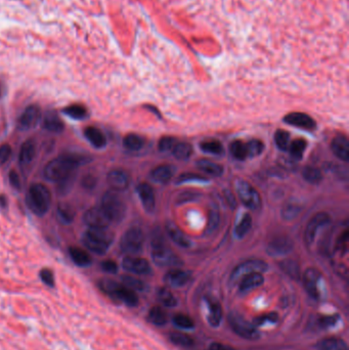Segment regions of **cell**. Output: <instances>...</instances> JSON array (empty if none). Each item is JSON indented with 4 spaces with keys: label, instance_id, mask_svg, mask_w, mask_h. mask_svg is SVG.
<instances>
[{
    "label": "cell",
    "instance_id": "1",
    "mask_svg": "<svg viewBox=\"0 0 349 350\" xmlns=\"http://www.w3.org/2000/svg\"><path fill=\"white\" fill-rule=\"evenodd\" d=\"M86 161V158L78 155H62L50 161L44 169V176L50 182H66L73 171Z\"/></svg>",
    "mask_w": 349,
    "mask_h": 350
},
{
    "label": "cell",
    "instance_id": "2",
    "mask_svg": "<svg viewBox=\"0 0 349 350\" xmlns=\"http://www.w3.org/2000/svg\"><path fill=\"white\" fill-rule=\"evenodd\" d=\"M99 287L115 301H120L130 307H134L139 304V297L135 291L127 288L124 285H120L109 279H103L100 281Z\"/></svg>",
    "mask_w": 349,
    "mask_h": 350
},
{
    "label": "cell",
    "instance_id": "3",
    "mask_svg": "<svg viewBox=\"0 0 349 350\" xmlns=\"http://www.w3.org/2000/svg\"><path fill=\"white\" fill-rule=\"evenodd\" d=\"M51 203V194L47 186L42 184H34L30 187L28 204L34 213L43 216L48 211Z\"/></svg>",
    "mask_w": 349,
    "mask_h": 350
},
{
    "label": "cell",
    "instance_id": "4",
    "mask_svg": "<svg viewBox=\"0 0 349 350\" xmlns=\"http://www.w3.org/2000/svg\"><path fill=\"white\" fill-rule=\"evenodd\" d=\"M112 222H120L126 214V205L116 190H109L102 199L101 206Z\"/></svg>",
    "mask_w": 349,
    "mask_h": 350
},
{
    "label": "cell",
    "instance_id": "5",
    "mask_svg": "<svg viewBox=\"0 0 349 350\" xmlns=\"http://www.w3.org/2000/svg\"><path fill=\"white\" fill-rule=\"evenodd\" d=\"M152 257L159 267H181L183 261L172 250L169 249L162 240L155 239L152 242Z\"/></svg>",
    "mask_w": 349,
    "mask_h": 350
},
{
    "label": "cell",
    "instance_id": "6",
    "mask_svg": "<svg viewBox=\"0 0 349 350\" xmlns=\"http://www.w3.org/2000/svg\"><path fill=\"white\" fill-rule=\"evenodd\" d=\"M228 323L232 331L246 340H257L260 337V333L254 324L248 322L244 316L239 313H230L228 315Z\"/></svg>",
    "mask_w": 349,
    "mask_h": 350
},
{
    "label": "cell",
    "instance_id": "7",
    "mask_svg": "<svg viewBox=\"0 0 349 350\" xmlns=\"http://www.w3.org/2000/svg\"><path fill=\"white\" fill-rule=\"evenodd\" d=\"M144 246V235L143 231L137 228L132 227L127 230L120 242L121 250L128 254V255H135L142 252Z\"/></svg>",
    "mask_w": 349,
    "mask_h": 350
},
{
    "label": "cell",
    "instance_id": "8",
    "mask_svg": "<svg viewBox=\"0 0 349 350\" xmlns=\"http://www.w3.org/2000/svg\"><path fill=\"white\" fill-rule=\"evenodd\" d=\"M236 189L242 203L250 209L255 210L260 207L261 199L257 189L245 180H239Z\"/></svg>",
    "mask_w": 349,
    "mask_h": 350
},
{
    "label": "cell",
    "instance_id": "9",
    "mask_svg": "<svg viewBox=\"0 0 349 350\" xmlns=\"http://www.w3.org/2000/svg\"><path fill=\"white\" fill-rule=\"evenodd\" d=\"M267 264L264 262L263 260H259V259H251V260H247L245 262H243L241 264H239L238 267L234 269L231 273L230 280L231 282H238L241 281L245 275L252 273V272H264L267 270Z\"/></svg>",
    "mask_w": 349,
    "mask_h": 350
},
{
    "label": "cell",
    "instance_id": "10",
    "mask_svg": "<svg viewBox=\"0 0 349 350\" xmlns=\"http://www.w3.org/2000/svg\"><path fill=\"white\" fill-rule=\"evenodd\" d=\"M330 216L325 212H320V213L315 214L309 221L308 226H306L305 232H304V240L308 245H311L314 242V239L317 235L319 230L330 224Z\"/></svg>",
    "mask_w": 349,
    "mask_h": 350
},
{
    "label": "cell",
    "instance_id": "11",
    "mask_svg": "<svg viewBox=\"0 0 349 350\" xmlns=\"http://www.w3.org/2000/svg\"><path fill=\"white\" fill-rule=\"evenodd\" d=\"M84 221L89 227L98 228H108L112 224L111 219L105 214L102 207H93L86 211L84 215Z\"/></svg>",
    "mask_w": 349,
    "mask_h": 350
},
{
    "label": "cell",
    "instance_id": "12",
    "mask_svg": "<svg viewBox=\"0 0 349 350\" xmlns=\"http://www.w3.org/2000/svg\"><path fill=\"white\" fill-rule=\"evenodd\" d=\"M293 250V241L286 235H279L274 237L267 245V251L271 256L287 255Z\"/></svg>",
    "mask_w": 349,
    "mask_h": 350
},
{
    "label": "cell",
    "instance_id": "13",
    "mask_svg": "<svg viewBox=\"0 0 349 350\" xmlns=\"http://www.w3.org/2000/svg\"><path fill=\"white\" fill-rule=\"evenodd\" d=\"M321 280H322L321 272L313 268L306 269V271L303 274V283H304L305 290L313 299H317L320 297Z\"/></svg>",
    "mask_w": 349,
    "mask_h": 350
},
{
    "label": "cell",
    "instance_id": "14",
    "mask_svg": "<svg viewBox=\"0 0 349 350\" xmlns=\"http://www.w3.org/2000/svg\"><path fill=\"white\" fill-rule=\"evenodd\" d=\"M41 117V110L37 104H31L26 108L24 113L19 119V128L22 130H29L37 125Z\"/></svg>",
    "mask_w": 349,
    "mask_h": 350
},
{
    "label": "cell",
    "instance_id": "15",
    "mask_svg": "<svg viewBox=\"0 0 349 350\" xmlns=\"http://www.w3.org/2000/svg\"><path fill=\"white\" fill-rule=\"evenodd\" d=\"M284 121L287 124L305 130H312L316 127V123L311 117L301 112H294L288 114L287 116H285Z\"/></svg>",
    "mask_w": 349,
    "mask_h": 350
},
{
    "label": "cell",
    "instance_id": "16",
    "mask_svg": "<svg viewBox=\"0 0 349 350\" xmlns=\"http://www.w3.org/2000/svg\"><path fill=\"white\" fill-rule=\"evenodd\" d=\"M122 267L126 271L135 274H149L152 271L149 261L140 257L128 256L124 258Z\"/></svg>",
    "mask_w": 349,
    "mask_h": 350
},
{
    "label": "cell",
    "instance_id": "17",
    "mask_svg": "<svg viewBox=\"0 0 349 350\" xmlns=\"http://www.w3.org/2000/svg\"><path fill=\"white\" fill-rule=\"evenodd\" d=\"M107 180L112 189L116 190V192H121V190L126 189L129 186L130 183L129 175L121 169H115V170L110 171Z\"/></svg>",
    "mask_w": 349,
    "mask_h": 350
},
{
    "label": "cell",
    "instance_id": "18",
    "mask_svg": "<svg viewBox=\"0 0 349 350\" xmlns=\"http://www.w3.org/2000/svg\"><path fill=\"white\" fill-rule=\"evenodd\" d=\"M190 273L182 269H172L168 271L165 275V282L167 285L171 286V287H184L189 280H190Z\"/></svg>",
    "mask_w": 349,
    "mask_h": 350
},
{
    "label": "cell",
    "instance_id": "19",
    "mask_svg": "<svg viewBox=\"0 0 349 350\" xmlns=\"http://www.w3.org/2000/svg\"><path fill=\"white\" fill-rule=\"evenodd\" d=\"M264 283V278L261 272H252L245 275L240 281V291L242 293H247L256 289Z\"/></svg>",
    "mask_w": 349,
    "mask_h": 350
},
{
    "label": "cell",
    "instance_id": "20",
    "mask_svg": "<svg viewBox=\"0 0 349 350\" xmlns=\"http://www.w3.org/2000/svg\"><path fill=\"white\" fill-rule=\"evenodd\" d=\"M332 151L342 161L349 160V142L344 135H338L332 141Z\"/></svg>",
    "mask_w": 349,
    "mask_h": 350
},
{
    "label": "cell",
    "instance_id": "21",
    "mask_svg": "<svg viewBox=\"0 0 349 350\" xmlns=\"http://www.w3.org/2000/svg\"><path fill=\"white\" fill-rule=\"evenodd\" d=\"M137 194H139L142 203L146 210L149 211L154 210L155 202H156L155 194L150 185L141 184L139 186H137Z\"/></svg>",
    "mask_w": 349,
    "mask_h": 350
},
{
    "label": "cell",
    "instance_id": "22",
    "mask_svg": "<svg viewBox=\"0 0 349 350\" xmlns=\"http://www.w3.org/2000/svg\"><path fill=\"white\" fill-rule=\"evenodd\" d=\"M175 172V169L171 165H160L156 167L151 172V178L155 183L166 184L170 180Z\"/></svg>",
    "mask_w": 349,
    "mask_h": 350
},
{
    "label": "cell",
    "instance_id": "23",
    "mask_svg": "<svg viewBox=\"0 0 349 350\" xmlns=\"http://www.w3.org/2000/svg\"><path fill=\"white\" fill-rule=\"evenodd\" d=\"M166 230L167 233L170 237V239L177 244L178 246L184 247V248H187L190 246V242L187 239V237L183 232V230L179 228L173 222H168L166 225Z\"/></svg>",
    "mask_w": 349,
    "mask_h": 350
},
{
    "label": "cell",
    "instance_id": "24",
    "mask_svg": "<svg viewBox=\"0 0 349 350\" xmlns=\"http://www.w3.org/2000/svg\"><path fill=\"white\" fill-rule=\"evenodd\" d=\"M84 135L87 139V141L97 148H102L107 144V139H105L104 134L97 127L89 126L84 129Z\"/></svg>",
    "mask_w": 349,
    "mask_h": 350
},
{
    "label": "cell",
    "instance_id": "25",
    "mask_svg": "<svg viewBox=\"0 0 349 350\" xmlns=\"http://www.w3.org/2000/svg\"><path fill=\"white\" fill-rule=\"evenodd\" d=\"M43 127L54 133H61L65 129V125L56 112H47L43 118Z\"/></svg>",
    "mask_w": 349,
    "mask_h": 350
},
{
    "label": "cell",
    "instance_id": "26",
    "mask_svg": "<svg viewBox=\"0 0 349 350\" xmlns=\"http://www.w3.org/2000/svg\"><path fill=\"white\" fill-rule=\"evenodd\" d=\"M36 154V147H35V143L29 140L27 142H25L21 147L20 151V164L21 166H28L32 163V161L34 160V157Z\"/></svg>",
    "mask_w": 349,
    "mask_h": 350
},
{
    "label": "cell",
    "instance_id": "27",
    "mask_svg": "<svg viewBox=\"0 0 349 350\" xmlns=\"http://www.w3.org/2000/svg\"><path fill=\"white\" fill-rule=\"evenodd\" d=\"M69 254L73 262L79 268H87L92 263L89 254L78 247H70Z\"/></svg>",
    "mask_w": 349,
    "mask_h": 350
},
{
    "label": "cell",
    "instance_id": "28",
    "mask_svg": "<svg viewBox=\"0 0 349 350\" xmlns=\"http://www.w3.org/2000/svg\"><path fill=\"white\" fill-rule=\"evenodd\" d=\"M82 240H83V244L85 245V247L87 249H89L91 252H93L95 254H99V255H103V254L108 252L109 248H110L108 245H105V244L90 237L89 235H87L86 232L84 233Z\"/></svg>",
    "mask_w": 349,
    "mask_h": 350
},
{
    "label": "cell",
    "instance_id": "29",
    "mask_svg": "<svg viewBox=\"0 0 349 350\" xmlns=\"http://www.w3.org/2000/svg\"><path fill=\"white\" fill-rule=\"evenodd\" d=\"M86 233L90 237L105 244V245H108L109 247L112 245V243L114 241V235L112 231L109 230V227L108 228L89 227V229L86 231Z\"/></svg>",
    "mask_w": 349,
    "mask_h": 350
},
{
    "label": "cell",
    "instance_id": "30",
    "mask_svg": "<svg viewBox=\"0 0 349 350\" xmlns=\"http://www.w3.org/2000/svg\"><path fill=\"white\" fill-rule=\"evenodd\" d=\"M208 323L212 327H218L221 323L222 315H224V311H222V307L218 302H208Z\"/></svg>",
    "mask_w": 349,
    "mask_h": 350
},
{
    "label": "cell",
    "instance_id": "31",
    "mask_svg": "<svg viewBox=\"0 0 349 350\" xmlns=\"http://www.w3.org/2000/svg\"><path fill=\"white\" fill-rule=\"evenodd\" d=\"M197 166L200 170H202L204 173L212 176H220L224 173V168L221 165L214 163L209 160H200L197 162Z\"/></svg>",
    "mask_w": 349,
    "mask_h": 350
},
{
    "label": "cell",
    "instance_id": "32",
    "mask_svg": "<svg viewBox=\"0 0 349 350\" xmlns=\"http://www.w3.org/2000/svg\"><path fill=\"white\" fill-rule=\"evenodd\" d=\"M321 350H348L346 342L339 338H327L320 342Z\"/></svg>",
    "mask_w": 349,
    "mask_h": 350
},
{
    "label": "cell",
    "instance_id": "33",
    "mask_svg": "<svg viewBox=\"0 0 349 350\" xmlns=\"http://www.w3.org/2000/svg\"><path fill=\"white\" fill-rule=\"evenodd\" d=\"M63 113H65L67 116H69L70 118L75 119V120L85 119L87 116L86 108L84 107L83 104H80V103H74V104L69 105V107L63 109Z\"/></svg>",
    "mask_w": 349,
    "mask_h": 350
},
{
    "label": "cell",
    "instance_id": "34",
    "mask_svg": "<svg viewBox=\"0 0 349 350\" xmlns=\"http://www.w3.org/2000/svg\"><path fill=\"white\" fill-rule=\"evenodd\" d=\"M123 144L129 151H140L144 144V141L142 136L130 133L124 137Z\"/></svg>",
    "mask_w": 349,
    "mask_h": 350
},
{
    "label": "cell",
    "instance_id": "35",
    "mask_svg": "<svg viewBox=\"0 0 349 350\" xmlns=\"http://www.w3.org/2000/svg\"><path fill=\"white\" fill-rule=\"evenodd\" d=\"M306 146H308V142L303 139L295 140L292 143H290L288 148L290 151L291 157L295 159V160H300L306 150Z\"/></svg>",
    "mask_w": 349,
    "mask_h": 350
},
{
    "label": "cell",
    "instance_id": "36",
    "mask_svg": "<svg viewBox=\"0 0 349 350\" xmlns=\"http://www.w3.org/2000/svg\"><path fill=\"white\" fill-rule=\"evenodd\" d=\"M149 320L156 326H164L168 322V317L160 306H154L149 312Z\"/></svg>",
    "mask_w": 349,
    "mask_h": 350
},
{
    "label": "cell",
    "instance_id": "37",
    "mask_svg": "<svg viewBox=\"0 0 349 350\" xmlns=\"http://www.w3.org/2000/svg\"><path fill=\"white\" fill-rule=\"evenodd\" d=\"M303 177L306 182L311 184V185H317L322 182L323 179V173L319 168L308 166L304 168L303 170Z\"/></svg>",
    "mask_w": 349,
    "mask_h": 350
},
{
    "label": "cell",
    "instance_id": "38",
    "mask_svg": "<svg viewBox=\"0 0 349 350\" xmlns=\"http://www.w3.org/2000/svg\"><path fill=\"white\" fill-rule=\"evenodd\" d=\"M229 151H230V154L232 155V157L237 159V160L242 161V160H245L246 158H248L246 144L241 142V141L232 142L229 146Z\"/></svg>",
    "mask_w": 349,
    "mask_h": 350
},
{
    "label": "cell",
    "instance_id": "39",
    "mask_svg": "<svg viewBox=\"0 0 349 350\" xmlns=\"http://www.w3.org/2000/svg\"><path fill=\"white\" fill-rule=\"evenodd\" d=\"M172 153L179 160H185L193 153V147L187 143H177L172 148Z\"/></svg>",
    "mask_w": 349,
    "mask_h": 350
},
{
    "label": "cell",
    "instance_id": "40",
    "mask_svg": "<svg viewBox=\"0 0 349 350\" xmlns=\"http://www.w3.org/2000/svg\"><path fill=\"white\" fill-rule=\"evenodd\" d=\"M282 269L287 273L291 279L298 280L300 278V268L297 262L294 260H285L281 263Z\"/></svg>",
    "mask_w": 349,
    "mask_h": 350
},
{
    "label": "cell",
    "instance_id": "41",
    "mask_svg": "<svg viewBox=\"0 0 349 350\" xmlns=\"http://www.w3.org/2000/svg\"><path fill=\"white\" fill-rule=\"evenodd\" d=\"M201 150L208 154L212 155H220L224 153V145L218 141H207L203 142L200 144Z\"/></svg>",
    "mask_w": 349,
    "mask_h": 350
},
{
    "label": "cell",
    "instance_id": "42",
    "mask_svg": "<svg viewBox=\"0 0 349 350\" xmlns=\"http://www.w3.org/2000/svg\"><path fill=\"white\" fill-rule=\"evenodd\" d=\"M170 340L175 345L182 346V347H190L194 345V339L184 333H171L170 334Z\"/></svg>",
    "mask_w": 349,
    "mask_h": 350
},
{
    "label": "cell",
    "instance_id": "43",
    "mask_svg": "<svg viewBox=\"0 0 349 350\" xmlns=\"http://www.w3.org/2000/svg\"><path fill=\"white\" fill-rule=\"evenodd\" d=\"M252 226V217L249 214H245L242 217L238 226H236L235 232L238 238L245 237Z\"/></svg>",
    "mask_w": 349,
    "mask_h": 350
},
{
    "label": "cell",
    "instance_id": "44",
    "mask_svg": "<svg viewBox=\"0 0 349 350\" xmlns=\"http://www.w3.org/2000/svg\"><path fill=\"white\" fill-rule=\"evenodd\" d=\"M274 142H276L277 146L282 151L288 150L290 145V134L288 131L279 129L276 133H274Z\"/></svg>",
    "mask_w": 349,
    "mask_h": 350
},
{
    "label": "cell",
    "instance_id": "45",
    "mask_svg": "<svg viewBox=\"0 0 349 350\" xmlns=\"http://www.w3.org/2000/svg\"><path fill=\"white\" fill-rule=\"evenodd\" d=\"M158 298L161 303L167 307H174L177 304V300L174 295L166 288H161L158 291Z\"/></svg>",
    "mask_w": 349,
    "mask_h": 350
},
{
    "label": "cell",
    "instance_id": "46",
    "mask_svg": "<svg viewBox=\"0 0 349 350\" xmlns=\"http://www.w3.org/2000/svg\"><path fill=\"white\" fill-rule=\"evenodd\" d=\"M58 214L60 219L65 224H71L75 216V212L68 204H61L58 207Z\"/></svg>",
    "mask_w": 349,
    "mask_h": 350
},
{
    "label": "cell",
    "instance_id": "47",
    "mask_svg": "<svg viewBox=\"0 0 349 350\" xmlns=\"http://www.w3.org/2000/svg\"><path fill=\"white\" fill-rule=\"evenodd\" d=\"M123 285L126 286L127 288H129L133 291H144L145 289V285L141 280H137L135 278L130 277V275H124L122 278Z\"/></svg>",
    "mask_w": 349,
    "mask_h": 350
},
{
    "label": "cell",
    "instance_id": "48",
    "mask_svg": "<svg viewBox=\"0 0 349 350\" xmlns=\"http://www.w3.org/2000/svg\"><path fill=\"white\" fill-rule=\"evenodd\" d=\"M173 323L175 326L182 328V329H193L195 326L194 321L190 317L184 313H178L173 316Z\"/></svg>",
    "mask_w": 349,
    "mask_h": 350
},
{
    "label": "cell",
    "instance_id": "49",
    "mask_svg": "<svg viewBox=\"0 0 349 350\" xmlns=\"http://www.w3.org/2000/svg\"><path fill=\"white\" fill-rule=\"evenodd\" d=\"M248 157H256L264 150V144L258 140H252L246 144Z\"/></svg>",
    "mask_w": 349,
    "mask_h": 350
},
{
    "label": "cell",
    "instance_id": "50",
    "mask_svg": "<svg viewBox=\"0 0 349 350\" xmlns=\"http://www.w3.org/2000/svg\"><path fill=\"white\" fill-rule=\"evenodd\" d=\"M176 144L177 143H176V140L174 139V137L164 136L160 140V142H159V148H160V151H162V152H167V151L172 150Z\"/></svg>",
    "mask_w": 349,
    "mask_h": 350
},
{
    "label": "cell",
    "instance_id": "51",
    "mask_svg": "<svg viewBox=\"0 0 349 350\" xmlns=\"http://www.w3.org/2000/svg\"><path fill=\"white\" fill-rule=\"evenodd\" d=\"M277 322H278V314L274 312H270L256 317V320L254 321V326L259 327L267 323H277Z\"/></svg>",
    "mask_w": 349,
    "mask_h": 350
},
{
    "label": "cell",
    "instance_id": "52",
    "mask_svg": "<svg viewBox=\"0 0 349 350\" xmlns=\"http://www.w3.org/2000/svg\"><path fill=\"white\" fill-rule=\"evenodd\" d=\"M39 275H40L41 281L43 282L46 286H48V287H54L55 275H54V272H52L50 269H48V268L41 269Z\"/></svg>",
    "mask_w": 349,
    "mask_h": 350
},
{
    "label": "cell",
    "instance_id": "53",
    "mask_svg": "<svg viewBox=\"0 0 349 350\" xmlns=\"http://www.w3.org/2000/svg\"><path fill=\"white\" fill-rule=\"evenodd\" d=\"M299 211H300V208L298 206H295V205L286 206L283 209V218L287 219V220H291L298 215Z\"/></svg>",
    "mask_w": 349,
    "mask_h": 350
},
{
    "label": "cell",
    "instance_id": "54",
    "mask_svg": "<svg viewBox=\"0 0 349 350\" xmlns=\"http://www.w3.org/2000/svg\"><path fill=\"white\" fill-rule=\"evenodd\" d=\"M10 156H12V147H10V145L7 144L0 145V166L5 164Z\"/></svg>",
    "mask_w": 349,
    "mask_h": 350
},
{
    "label": "cell",
    "instance_id": "55",
    "mask_svg": "<svg viewBox=\"0 0 349 350\" xmlns=\"http://www.w3.org/2000/svg\"><path fill=\"white\" fill-rule=\"evenodd\" d=\"M207 182V178L203 177V176H200V175H197V174H192V173H187V174H183L181 177H179L178 179V183H186V182Z\"/></svg>",
    "mask_w": 349,
    "mask_h": 350
},
{
    "label": "cell",
    "instance_id": "56",
    "mask_svg": "<svg viewBox=\"0 0 349 350\" xmlns=\"http://www.w3.org/2000/svg\"><path fill=\"white\" fill-rule=\"evenodd\" d=\"M102 269L108 273H116L118 271V264L113 260H104L102 262Z\"/></svg>",
    "mask_w": 349,
    "mask_h": 350
},
{
    "label": "cell",
    "instance_id": "57",
    "mask_svg": "<svg viewBox=\"0 0 349 350\" xmlns=\"http://www.w3.org/2000/svg\"><path fill=\"white\" fill-rule=\"evenodd\" d=\"M338 320H339V315H330V316H323L322 319L320 320V323L321 325L324 327V328H327V327H332L334 326Z\"/></svg>",
    "mask_w": 349,
    "mask_h": 350
},
{
    "label": "cell",
    "instance_id": "58",
    "mask_svg": "<svg viewBox=\"0 0 349 350\" xmlns=\"http://www.w3.org/2000/svg\"><path fill=\"white\" fill-rule=\"evenodd\" d=\"M8 179H9V183H10V185H12L13 187H15L17 189H19L21 187L20 176L15 170H12L8 173Z\"/></svg>",
    "mask_w": 349,
    "mask_h": 350
},
{
    "label": "cell",
    "instance_id": "59",
    "mask_svg": "<svg viewBox=\"0 0 349 350\" xmlns=\"http://www.w3.org/2000/svg\"><path fill=\"white\" fill-rule=\"evenodd\" d=\"M347 243H348V231L345 230L343 232V235L341 236V238L339 239V241L337 242V249L346 252L347 251Z\"/></svg>",
    "mask_w": 349,
    "mask_h": 350
},
{
    "label": "cell",
    "instance_id": "60",
    "mask_svg": "<svg viewBox=\"0 0 349 350\" xmlns=\"http://www.w3.org/2000/svg\"><path fill=\"white\" fill-rule=\"evenodd\" d=\"M95 177H93L92 175H87L85 178L82 180V185L86 188H93L95 186Z\"/></svg>",
    "mask_w": 349,
    "mask_h": 350
},
{
    "label": "cell",
    "instance_id": "61",
    "mask_svg": "<svg viewBox=\"0 0 349 350\" xmlns=\"http://www.w3.org/2000/svg\"><path fill=\"white\" fill-rule=\"evenodd\" d=\"M209 350H236L235 348H232L231 346L222 344V343H212L209 347Z\"/></svg>",
    "mask_w": 349,
    "mask_h": 350
},
{
    "label": "cell",
    "instance_id": "62",
    "mask_svg": "<svg viewBox=\"0 0 349 350\" xmlns=\"http://www.w3.org/2000/svg\"><path fill=\"white\" fill-rule=\"evenodd\" d=\"M7 206V199L4 195H0V207L5 208Z\"/></svg>",
    "mask_w": 349,
    "mask_h": 350
},
{
    "label": "cell",
    "instance_id": "63",
    "mask_svg": "<svg viewBox=\"0 0 349 350\" xmlns=\"http://www.w3.org/2000/svg\"><path fill=\"white\" fill-rule=\"evenodd\" d=\"M2 89H3L2 83H1V81H0V98H1V95H2Z\"/></svg>",
    "mask_w": 349,
    "mask_h": 350
}]
</instances>
